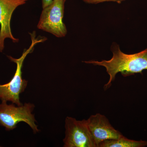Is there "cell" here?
<instances>
[{"label": "cell", "instance_id": "cell-4", "mask_svg": "<svg viewBox=\"0 0 147 147\" xmlns=\"http://www.w3.org/2000/svg\"><path fill=\"white\" fill-rule=\"evenodd\" d=\"M66 0H53L49 5L42 8L37 28L57 38H63L67 29L63 22Z\"/></svg>", "mask_w": 147, "mask_h": 147}, {"label": "cell", "instance_id": "cell-8", "mask_svg": "<svg viewBox=\"0 0 147 147\" xmlns=\"http://www.w3.org/2000/svg\"><path fill=\"white\" fill-rule=\"evenodd\" d=\"M147 146V142L131 140L123 135L118 139L103 141L99 144L98 147H143Z\"/></svg>", "mask_w": 147, "mask_h": 147}, {"label": "cell", "instance_id": "cell-2", "mask_svg": "<svg viewBox=\"0 0 147 147\" xmlns=\"http://www.w3.org/2000/svg\"><path fill=\"white\" fill-rule=\"evenodd\" d=\"M31 43L28 49H25L21 57L18 59L10 56L7 57L11 61L16 64V68L13 78L7 84H0V99L2 101H10L18 106L22 105L20 100V95L25 91L28 85V81L22 78V69L24 61L29 54L33 52L34 47L39 43L46 41L47 38L44 36L36 37V32L30 33Z\"/></svg>", "mask_w": 147, "mask_h": 147}, {"label": "cell", "instance_id": "cell-5", "mask_svg": "<svg viewBox=\"0 0 147 147\" xmlns=\"http://www.w3.org/2000/svg\"><path fill=\"white\" fill-rule=\"evenodd\" d=\"M64 147H96L87 125L86 120L78 121L71 117L65 119Z\"/></svg>", "mask_w": 147, "mask_h": 147}, {"label": "cell", "instance_id": "cell-9", "mask_svg": "<svg viewBox=\"0 0 147 147\" xmlns=\"http://www.w3.org/2000/svg\"><path fill=\"white\" fill-rule=\"evenodd\" d=\"M84 2L88 4H96L99 3L105 2H117V3H121V2L125 0H82Z\"/></svg>", "mask_w": 147, "mask_h": 147}, {"label": "cell", "instance_id": "cell-7", "mask_svg": "<svg viewBox=\"0 0 147 147\" xmlns=\"http://www.w3.org/2000/svg\"><path fill=\"white\" fill-rule=\"evenodd\" d=\"M29 0H0V53L5 48V41L7 38L13 43L19 42L14 37L11 28V21L14 11L20 6L26 3Z\"/></svg>", "mask_w": 147, "mask_h": 147}, {"label": "cell", "instance_id": "cell-1", "mask_svg": "<svg viewBox=\"0 0 147 147\" xmlns=\"http://www.w3.org/2000/svg\"><path fill=\"white\" fill-rule=\"evenodd\" d=\"M111 50L113 56L109 60L83 61L87 64L101 66L106 68L110 79L104 86V90L110 88L112 82L115 79L117 74L120 72L123 76L126 77L135 74H142L143 70H147V48L139 53L129 55L123 53L119 45L113 43L111 46Z\"/></svg>", "mask_w": 147, "mask_h": 147}, {"label": "cell", "instance_id": "cell-3", "mask_svg": "<svg viewBox=\"0 0 147 147\" xmlns=\"http://www.w3.org/2000/svg\"><path fill=\"white\" fill-rule=\"evenodd\" d=\"M7 102L2 101L0 103V125L6 130H13L18 123L24 122L28 125L34 133L39 132L34 115L32 113L35 107L33 104L29 102L16 106L13 104L8 105Z\"/></svg>", "mask_w": 147, "mask_h": 147}, {"label": "cell", "instance_id": "cell-10", "mask_svg": "<svg viewBox=\"0 0 147 147\" xmlns=\"http://www.w3.org/2000/svg\"><path fill=\"white\" fill-rule=\"evenodd\" d=\"M53 1V0H41L42 9L49 5Z\"/></svg>", "mask_w": 147, "mask_h": 147}, {"label": "cell", "instance_id": "cell-6", "mask_svg": "<svg viewBox=\"0 0 147 147\" xmlns=\"http://www.w3.org/2000/svg\"><path fill=\"white\" fill-rule=\"evenodd\" d=\"M86 122L96 147L103 141L118 139L123 136L120 131L112 126L105 116L100 113L90 116Z\"/></svg>", "mask_w": 147, "mask_h": 147}]
</instances>
